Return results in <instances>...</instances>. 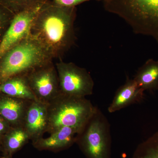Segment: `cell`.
Here are the masks:
<instances>
[{
    "label": "cell",
    "mask_w": 158,
    "mask_h": 158,
    "mask_svg": "<svg viewBox=\"0 0 158 158\" xmlns=\"http://www.w3.org/2000/svg\"><path fill=\"white\" fill-rule=\"evenodd\" d=\"M81 130L76 128L64 127L50 134L48 138L43 137L32 142L34 148L39 151L57 152L69 148L75 143Z\"/></svg>",
    "instance_id": "obj_10"
},
{
    "label": "cell",
    "mask_w": 158,
    "mask_h": 158,
    "mask_svg": "<svg viewBox=\"0 0 158 158\" xmlns=\"http://www.w3.org/2000/svg\"><path fill=\"white\" fill-rule=\"evenodd\" d=\"M60 93L68 96L85 98L93 94L94 82L85 68L62 60L56 64Z\"/></svg>",
    "instance_id": "obj_6"
},
{
    "label": "cell",
    "mask_w": 158,
    "mask_h": 158,
    "mask_svg": "<svg viewBox=\"0 0 158 158\" xmlns=\"http://www.w3.org/2000/svg\"><path fill=\"white\" fill-rule=\"evenodd\" d=\"M44 2L35 8L15 14L0 41V59L30 35L33 21Z\"/></svg>",
    "instance_id": "obj_8"
},
{
    "label": "cell",
    "mask_w": 158,
    "mask_h": 158,
    "mask_svg": "<svg viewBox=\"0 0 158 158\" xmlns=\"http://www.w3.org/2000/svg\"><path fill=\"white\" fill-rule=\"evenodd\" d=\"M75 143L86 158H112L110 125L98 109L78 134Z\"/></svg>",
    "instance_id": "obj_5"
},
{
    "label": "cell",
    "mask_w": 158,
    "mask_h": 158,
    "mask_svg": "<svg viewBox=\"0 0 158 158\" xmlns=\"http://www.w3.org/2000/svg\"><path fill=\"white\" fill-rule=\"evenodd\" d=\"M132 158H158V131L138 145Z\"/></svg>",
    "instance_id": "obj_16"
},
{
    "label": "cell",
    "mask_w": 158,
    "mask_h": 158,
    "mask_svg": "<svg viewBox=\"0 0 158 158\" xmlns=\"http://www.w3.org/2000/svg\"><path fill=\"white\" fill-rule=\"evenodd\" d=\"M53 60L47 51L30 34L0 59V82L15 76L26 75Z\"/></svg>",
    "instance_id": "obj_3"
},
{
    "label": "cell",
    "mask_w": 158,
    "mask_h": 158,
    "mask_svg": "<svg viewBox=\"0 0 158 158\" xmlns=\"http://www.w3.org/2000/svg\"><path fill=\"white\" fill-rule=\"evenodd\" d=\"M134 79L144 91L158 90V60L148 59L137 71Z\"/></svg>",
    "instance_id": "obj_14"
},
{
    "label": "cell",
    "mask_w": 158,
    "mask_h": 158,
    "mask_svg": "<svg viewBox=\"0 0 158 158\" xmlns=\"http://www.w3.org/2000/svg\"><path fill=\"white\" fill-rule=\"evenodd\" d=\"M26 77L37 100L48 104L60 94L58 73L53 62L31 71Z\"/></svg>",
    "instance_id": "obj_7"
},
{
    "label": "cell",
    "mask_w": 158,
    "mask_h": 158,
    "mask_svg": "<svg viewBox=\"0 0 158 158\" xmlns=\"http://www.w3.org/2000/svg\"><path fill=\"white\" fill-rule=\"evenodd\" d=\"M97 110L86 98L60 93L48 104V124L47 132L50 135L64 127L81 131Z\"/></svg>",
    "instance_id": "obj_4"
},
{
    "label": "cell",
    "mask_w": 158,
    "mask_h": 158,
    "mask_svg": "<svg viewBox=\"0 0 158 158\" xmlns=\"http://www.w3.org/2000/svg\"><path fill=\"white\" fill-rule=\"evenodd\" d=\"M8 123H9L8 122L0 116V135L4 134L8 130L9 128Z\"/></svg>",
    "instance_id": "obj_19"
},
{
    "label": "cell",
    "mask_w": 158,
    "mask_h": 158,
    "mask_svg": "<svg viewBox=\"0 0 158 158\" xmlns=\"http://www.w3.org/2000/svg\"><path fill=\"white\" fill-rule=\"evenodd\" d=\"M144 92L135 79L127 77L124 85L116 90L108 108V111L114 113L133 104L140 102L144 98Z\"/></svg>",
    "instance_id": "obj_11"
},
{
    "label": "cell",
    "mask_w": 158,
    "mask_h": 158,
    "mask_svg": "<svg viewBox=\"0 0 158 158\" xmlns=\"http://www.w3.org/2000/svg\"><path fill=\"white\" fill-rule=\"evenodd\" d=\"M2 158H10L9 157H4Z\"/></svg>",
    "instance_id": "obj_20"
},
{
    "label": "cell",
    "mask_w": 158,
    "mask_h": 158,
    "mask_svg": "<svg viewBox=\"0 0 158 158\" xmlns=\"http://www.w3.org/2000/svg\"><path fill=\"white\" fill-rule=\"evenodd\" d=\"M0 92L17 98L37 100L29 86L26 75L11 77L0 83Z\"/></svg>",
    "instance_id": "obj_13"
},
{
    "label": "cell",
    "mask_w": 158,
    "mask_h": 158,
    "mask_svg": "<svg viewBox=\"0 0 158 158\" xmlns=\"http://www.w3.org/2000/svg\"><path fill=\"white\" fill-rule=\"evenodd\" d=\"M59 6L66 7H76V6L82 3L92 0H50ZM97 1H103L104 0H95Z\"/></svg>",
    "instance_id": "obj_18"
},
{
    "label": "cell",
    "mask_w": 158,
    "mask_h": 158,
    "mask_svg": "<svg viewBox=\"0 0 158 158\" xmlns=\"http://www.w3.org/2000/svg\"><path fill=\"white\" fill-rule=\"evenodd\" d=\"M48 119V104L38 100L31 102L27 109L22 127L32 142L42 138L47 131Z\"/></svg>",
    "instance_id": "obj_9"
},
{
    "label": "cell",
    "mask_w": 158,
    "mask_h": 158,
    "mask_svg": "<svg viewBox=\"0 0 158 158\" xmlns=\"http://www.w3.org/2000/svg\"><path fill=\"white\" fill-rule=\"evenodd\" d=\"M3 94L4 95L0 96V116L9 124H12L13 127L22 126L26 111L33 100Z\"/></svg>",
    "instance_id": "obj_12"
},
{
    "label": "cell",
    "mask_w": 158,
    "mask_h": 158,
    "mask_svg": "<svg viewBox=\"0 0 158 158\" xmlns=\"http://www.w3.org/2000/svg\"><path fill=\"white\" fill-rule=\"evenodd\" d=\"M29 140V136L22 126L13 127L6 136L5 150L9 153H12L21 149Z\"/></svg>",
    "instance_id": "obj_15"
},
{
    "label": "cell",
    "mask_w": 158,
    "mask_h": 158,
    "mask_svg": "<svg viewBox=\"0 0 158 158\" xmlns=\"http://www.w3.org/2000/svg\"><path fill=\"white\" fill-rule=\"evenodd\" d=\"M76 16V7H64L46 0L33 21L31 35L53 59L61 60L75 43Z\"/></svg>",
    "instance_id": "obj_1"
},
{
    "label": "cell",
    "mask_w": 158,
    "mask_h": 158,
    "mask_svg": "<svg viewBox=\"0 0 158 158\" xmlns=\"http://www.w3.org/2000/svg\"><path fill=\"white\" fill-rule=\"evenodd\" d=\"M106 11L124 20L135 34L152 37L158 44V0H104Z\"/></svg>",
    "instance_id": "obj_2"
},
{
    "label": "cell",
    "mask_w": 158,
    "mask_h": 158,
    "mask_svg": "<svg viewBox=\"0 0 158 158\" xmlns=\"http://www.w3.org/2000/svg\"><path fill=\"white\" fill-rule=\"evenodd\" d=\"M46 0H0L3 4L11 9L14 14L25 11L37 6L44 2Z\"/></svg>",
    "instance_id": "obj_17"
}]
</instances>
